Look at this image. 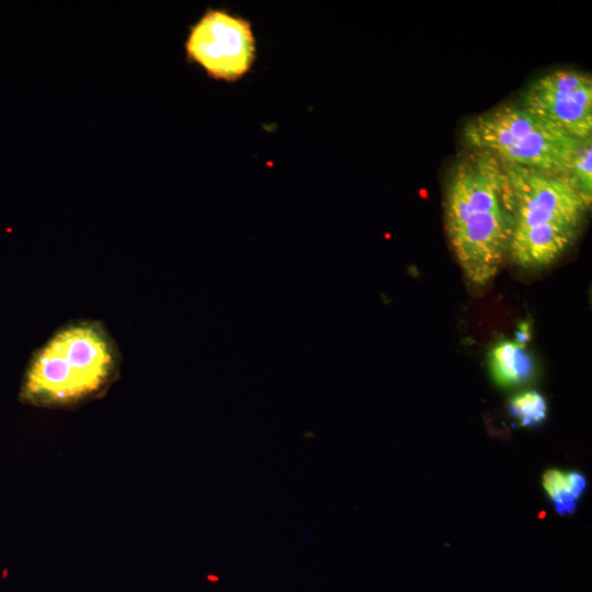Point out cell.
Returning <instances> with one entry per match:
<instances>
[{
    "instance_id": "6da1fadb",
    "label": "cell",
    "mask_w": 592,
    "mask_h": 592,
    "mask_svg": "<svg viewBox=\"0 0 592 592\" xmlns=\"http://www.w3.org/2000/svg\"><path fill=\"white\" fill-rule=\"evenodd\" d=\"M445 224L465 277L487 285L508 258L512 200L503 164L475 150L455 166L446 190Z\"/></svg>"
},
{
    "instance_id": "7a4b0ae2",
    "label": "cell",
    "mask_w": 592,
    "mask_h": 592,
    "mask_svg": "<svg viewBox=\"0 0 592 592\" xmlns=\"http://www.w3.org/2000/svg\"><path fill=\"white\" fill-rule=\"evenodd\" d=\"M502 164L512 200L508 257L523 269L546 267L576 240L591 197L568 173Z\"/></svg>"
},
{
    "instance_id": "3957f363",
    "label": "cell",
    "mask_w": 592,
    "mask_h": 592,
    "mask_svg": "<svg viewBox=\"0 0 592 592\" xmlns=\"http://www.w3.org/2000/svg\"><path fill=\"white\" fill-rule=\"evenodd\" d=\"M113 363L110 342L100 329L88 323L68 327L32 360L23 397L37 403L80 399L106 382Z\"/></svg>"
},
{
    "instance_id": "277c9868",
    "label": "cell",
    "mask_w": 592,
    "mask_h": 592,
    "mask_svg": "<svg viewBox=\"0 0 592 592\" xmlns=\"http://www.w3.org/2000/svg\"><path fill=\"white\" fill-rule=\"evenodd\" d=\"M464 136L475 150L502 163L558 173H567L580 141L522 104L504 105L473 118Z\"/></svg>"
},
{
    "instance_id": "5b68a950",
    "label": "cell",
    "mask_w": 592,
    "mask_h": 592,
    "mask_svg": "<svg viewBox=\"0 0 592 592\" xmlns=\"http://www.w3.org/2000/svg\"><path fill=\"white\" fill-rule=\"evenodd\" d=\"M185 59L214 80L235 82L246 76L257 57L251 22L224 8H207L189 26Z\"/></svg>"
},
{
    "instance_id": "8992f818",
    "label": "cell",
    "mask_w": 592,
    "mask_h": 592,
    "mask_svg": "<svg viewBox=\"0 0 592 592\" xmlns=\"http://www.w3.org/2000/svg\"><path fill=\"white\" fill-rule=\"evenodd\" d=\"M522 105L573 138L592 137V79L578 70L559 69L534 80Z\"/></svg>"
},
{
    "instance_id": "52a82bcc",
    "label": "cell",
    "mask_w": 592,
    "mask_h": 592,
    "mask_svg": "<svg viewBox=\"0 0 592 592\" xmlns=\"http://www.w3.org/2000/svg\"><path fill=\"white\" fill-rule=\"evenodd\" d=\"M492 379L500 387L510 388L531 380L535 363L525 345L516 340H500L489 353Z\"/></svg>"
},
{
    "instance_id": "ba28073f",
    "label": "cell",
    "mask_w": 592,
    "mask_h": 592,
    "mask_svg": "<svg viewBox=\"0 0 592 592\" xmlns=\"http://www.w3.org/2000/svg\"><path fill=\"white\" fill-rule=\"evenodd\" d=\"M543 488L559 515H570L587 487L585 477L579 471L549 469L543 475Z\"/></svg>"
},
{
    "instance_id": "9c48e42d",
    "label": "cell",
    "mask_w": 592,
    "mask_h": 592,
    "mask_svg": "<svg viewBox=\"0 0 592 592\" xmlns=\"http://www.w3.org/2000/svg\"><path fill=\"white\" fill-rule=\"evenodd\" d=\"M547 401L536 390L514 395L509 401V411L522 426L540 424L547 415Z\"/></svg>"
},
{
    "instance_id": "30bf717a",
    "label": "cell",
    "mask_w": 592,
    "mask_h": 592,
    "mask_svg": "<svg viewBox=\"0 0 592 592\" xmlns=\"http://www.w3.org/2000/svg\"><path fill=\"white\" fill-rule=\"evenodd\" d=\"M567 173L579 187L591 197L592 194V137L579 141Z\"/></svg>"
}]
</instances>
